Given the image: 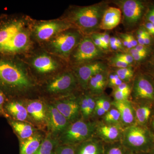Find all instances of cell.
Instances as JSON below:
<instances>
[{
    "label": "cell",
    "mask_w": 154,
    "mask_h": 154,
    "mask_svg": "<svg viewBox=\"0 0 154 154\" xmlns=\"http://www.w3.org/2000/svg\"><path fill=\"white\" fill-rule=\"evenodd\" d=\"M97 122L79 119L72 122L60 135L59 140L61 145L77 146L94 137Z\"/></svg>",
    "instance_id": "cell-4"
},
{
    "label": "cell",
    "mask_w": 154,
    "mask_h": 154,
    "mask_svg": "<svg viewBox=\"0 0 154 154\" xmlns=\"http://www.w3.org/2000/svg\"><path fill=\"white\" fill-rule=\"evenodd\" d=\"M48 127L53 136L60 135L67 128L70 122L54 105H46Z\"/></svg>",
    "instance_id": "cell-10"
},
{
    "label": "cell",
    "mask_w": 154,
    "mask_h": 154,
    "mask_svg": "<svg viewBox=\"0 0 154 154\" xmlns=\"http://www.w3.org/2000/svg\"><path fill=\"white\" fill-rule=\"evenodd\" d=\"M128 54L132 56L134 60L136 61H140L143 60L146 57L147 53L140 52L136 49L134 48L129 49Z\"/></svg>",
    "instance_id": "cell-35"
},
{
    "label": "cell",
    "mask_w": 154,
    "mask_h": 154,
    "mask_svg": "<svg viewBox=\"0 0 154 154\" xmlns=\"http://www.w3.org/2000/svg\"><path fill=\"white\" fill-rule=\"evenodd\" d=\"M91 38L96 47H98L102 51L103 50H105L104 45L97 33H93L91 35Z\"/></svg>",
    "instance_id": "cell-40"
},
{
    "label": "cell",
    "mask_w": 154,
    "mask_h": 154,
    "mask_svg": "<svg viewBox=\"0 0 154 154\" xmlns=\"http://www.w3.org/2000/svg\"><path fill=\"white\" fill-rule=\"evenodd\" d=\"M115 57L124 61L131 65L134 61L132 56L128 53H117L116 54Z\"/></svg>",
    "instance_id": "cell-38"
},
{
    "label": "cell",
    "mask_w": 154,
    "mask_h": 154,
    "mask_svg": "<svg viewBox=\"0 0 154 154\" xmlns=\"http://www.w3.org/2000/svg\"><path fill=\"white\" fill-rule=\"evenodd\" d=\"M120 141L132 154L149 152L154 148V137L148 128L137 124L124 128Z\"/></svg>",
    "instance_id": "cell-2"
},
{
    "label": "cell",
    "mask_w": 154,
    "mask_h": 154,
    "mask_svg": "<svg viewBox=\"0 0 154 154\" xmlns=\"http://www.w3.org/2000/svg\"><path fill=\"white\" fill-rule=\"evenodd\" d=\"M107 67L105 64L100 62H93L83 65L77 68L75 76L77 81L84 90L88 89L89 80L95 75L106 71Z\"/></svg>",
    "instance_id": "cell-13"
},
{
    "label": "cell",
    "mask_w": 154,
    "mask_h": 154,
    "mask_svg": "<svg viewBox=\"0 0 154 154\" xmlns=\"http://www.w3.org/2000/svg\"><path fill=\"white\" fill-rule=\"evenodd\" d=\"M152 34L154 35V23H152Z\"/></svg>",
    "instance_id": "cell-53"
},
{
    "label": "cell",
    "mask_w": 154,
    "mask_h": 154,
    "mask_svg": "<svg viewBox=\"0 0 154 154\" xmlns=\"http://www.w3.org/2000/svg\"><path fill=\"white\" fill-rule=\"evenodd\" d=\"M7 119L13 130L21 140L29 138L35 134V129L30 124L24 122L16 121L11 118Z\"/></svg>",
    "instance_id": "cell-25"
},
{
    "label": "cell",
    "mask_w": 154,
    "mask_h": 154,
    "mask_svg": "<svg viewBox=\"0 0 154 154\" xmlns=\"http://www.w3.org/2000/svg\"><path fill=\"white\" fill-rule=\"evenodd\" d=\"M76 146L61 145L58 146L54 154H75Z\"/></svg>",
    "instance_id": "cell-32"
},
{
    "label": "cell",
    "mask_w": 154,
    "mask_h": 154,
    "mask_svg": "<svg viewBox=\"0 0 154 154\" xmlns=\"http://www.w3.org/2000/svg\"><path fill=\"white\" fill-rule=\"evenodd\" d=\"M102 118V121L105 124L122 125L120 113L119 111L113 106L111 107Z\"/></svg>",
    "instance_id": "cell-28"
},
{
    "label": "cell",
    "mask_w": 154,
    "mask_h": 154,
    "mask_svg": "<svg viewBox=\"0 0 154 154\" xmlns=\"http://www.w3.org/2000/svg\"><path fill=\"white\" fill-rule=\"evenodd\" d=\"M120 36L121 38V39L122 42V44H123L124 47H126L128 49L133 48L132 45L129 41L127 34H124V33L120 34Z\"/></svg>",
    "instance_id": "cell-42"
},
{
    "label": "cell",
    "mask_w": 154,
    "mask_h": 154,
    "mask_svg": "<svg viewBox=\"0 0 154 154\" xmlns=\"http://www.w3.org/2000/svg\"><path fill=\"white\" fill-rule=\"evenodd\" d=\"M149 130L150 131V132L151 133L153 136L154 137V116L152 118L148 126Z\"/></svg>",
    "instance_id": "cell-48"
},
{
    "label": "cell",
    "mask_w": 154,
    "mask_h": 154,
    "mask_svg": "<svg viewBox=\"0 0 154 154\" xmlns=\"http://www.w3.org/2000/svg\"><path fill=\"white\" fill-rule=\"evenodd\" d=\"M57 146V141L52 135L49 134L42 140L35 154H54Z\"/></svg>",
    "instance_id": "cell-26"
},
{
    "label": "cell",
    "mask_w": 154,
    "mask_h": 154,
    "mask_svg": "<svg viewBox=\"0 0 154 154\" xmlns=\"http://www.w3.org/2000/svg\"><path fill=\"white\" fill-rule=\"evenodd\" d=\"M11 56L0 54V90L7 98L31 85L21 65Z\"/></svg>",
    "instance_id": "cell-1"
},
{
    "label": "cell",
    "mask_w": 154,
    "mask_h": 154,
    "mask_svg": "<svg viewBox=\"0 0 154 154\" xmlns=\"http://www.w3.org/2000/svg\"><path fill=\"white\" fill-rule=\"evenodd\" d=\"M124 82L122 81L115 72L108 75L107 85L110 88H114Z\"/></svg>",
    "instance_id": "cell-33"
},
{
    "label": "cell",
    "mask_w": 154,
    "mask_h": 154,
    "mask_svg": "<svg viewBox=\"0 0 154 154\" xmlns=\"http://www.w3.org/2000/svg\"><path fill=\"white\" fill-rule=\"evenodd\" d=\"M122 11L115 7H109L106 9L99 25V29L111 30L117 27L120 22Z\"/></svg>",
    "instance_id": "cell-20"
},
{
    "label": "cell",
    "mask_w": 154,
    "mask_h": 154,
    "mask_svg": "<svg viewBox=\"0 0 154 154\" xmlns=\"http://www.w3.org/2000/svg\"><path fill=\"white\" fill-rule=\"evenodd\" d=\"M144 41L145 45H149L150 44L151 42V38L150 35L148 32H147L145 36H144Z\"/></svg>",
    "instance_id": "cell-49"
},
{
    "label": "cell",
    "mask_w": 154,
    "mask_h": 154,
    "mask_svg": "<svg viewBox=\"0 0 154 154\" xmlns=\"http://www.w3.org/2000/svg\"><path fill=\"white\" fill-rule=\"evenodd\" d=\"M54 105L70 123L79 119L81 115L80 97H67L56 101Z\"/></svg>",
    "instance_id": "cell-9"
},
{
    "label": "cell",
    "mask_w": 154,
    "mask_h": 154,
    "mask_svg": "<svg viewBox=\"0 0 154 154\" xmlns=\"http://www.w3.org/2000/svg\"><path fill=\"white\" fill-rule=\"evenodd\" d=\"M105 88L98 82L94 76L92 77L89 80L88 89L90 91V94L92 96H97L102 95Z\"/></svg>",
    "instance_id": "cell-29"
},
{
    "label": "cell",
    "mask_w": 154,
    "mask_h": 154,
    "mask_svg": "<svg viewBox=\"0 0 154 154\" xmlns=\"http://www.w3.org/2000/svg\"><path fill=\"white\" fill-rule=\"evenodd\" d=\"M106 5L99 3L88 7H81L72 12V22L86 34H91L99 29V25Z\"/></svg>",
    "instance_id": "cell-3"
},
{
    "label": "cell",
    "mask_w": 154,
    "mask_h": 154,
    "mask_svg": "<svg viewBox=\"0 0 154 154\" xmlns=\"http://www.w3.org/2000/svg\"><path fill=\"white\" fill-rule=\"evenodd\" d=\"M133 102L154 103V85L147 77L139 75L135 78L131 89Z\"/></svg>",
    "instance_id": "cell-6"
},
{
    "label": "cell",
    "mask_w": 154,
    "mask_h": 154,
    "mask_svg": "<svg viewBox=\"0 0 154 154\" xmlns=\"http://www.w3.org/2000/svg\"><path fill=\"white\" fill-rule=\"evenodd\" d=\"M81 37L77 31H67L56 37L51 42V46L58 54L67 58L80 43Z\"/></svg>",
    "instance_id": "cell-5"
},
{
    "label": "cell",
    "mask_w": 154,
    "mask_h": 154,
    "mask_svg": "<svg viewBox=\"0 0 154 154\" xmlns=\"http://www.w3.org/2000/svg\"><path fill=\"white\" fill-rule=\"evenodd\" d=\"M114 88L123 92V93L128 95V96H130L131 93V88L127 83H122L121 85Z\"/></svg>",
    "instance_id": "cell-39"
},
{
    "label": "cell",
    "mask_w": 154,
    "mask_h": 154,
    "mask_svg": "<svg viewBox=\"0 0 154 154\" xmlns=\"http://www.w3.org/2000/svg\"><path fill=\"white\" fill-rule=\"evenodd\" d=\"M110 64L112 66L118 68V69L124 68L131 67V65L116 57H114L110 59Z\"/></svg>",
    "instance_id": "cell-34"
},
{
    "label": "cell",
    "mask_w": 154,
    "mask_h": 154,
    "mask_svg": "<svg viewBox=\"0 0 154 154\" xmlns=\"http://www.w3.org/2000/svg\"><path fill=\"white\" fill-rule=\"evenodd\" d=\"M4 109L8 118L16 121H25L29 116L26 107L22 102L17 100L8 99L4 106Z\"/></svg>",
    "instance_id": "cell-19"
},
{
    "label": "cell",
    "mask_w": 154,
    "mask_h": 154,
    "mask_svg": "<svg viewBox=\"0 0 154 154\" xmlns=\"http://www.w3.org/2000/svg\"><path fill=\"white\" fill-rule=\"evenodd\" d=\"M103 53L94 44L91 37H85L79 43L73 54L74 60L78 63H91L102 57Z\"/></svg>",
    "instance_id": "cell-7"
},
{
    "label": "cell",
    "mask_w": 154,
    "mask_h": 154,
    "mask_svg": "<svg viewBox=\"0 0 154 154\" xmlns=\"http://www.w3.org/2000/svg\"><path fill=\"white\" fill-rule=\"evenodd\" d=\"M29 39L28 33L22 30L0 51V54L14 55L20 52L27 47L29 43Z\"/></svg>",
    "instance_id": "cell-18"
},
{
    "label": "cell",
    "mask_w": 154,
    "mask_h": 154,
    "mask_svg": "<svg viewBox=\"0 0 154 154\" xmlns=\"http://www.w3.org/2000/svg\"><path fill=\"white\" fill-rule=\"evenodd\" d=\"M124 128L121 124H107L102 121H98L95 136L104 143L120 141Z\"/></svg>",
    "instance_id": "cell-12"
},
{
    "label": "cell",
    "mask_w": 154,
    "mask_h": 154,
    "mask_svg": "<svg viewBox=\"0 0 154 154\" xmlns=\"http://www.w3.org/2000/svg\"><path fill=\"white\" fill-rule=\"evenodd\" d=\"M28 115L37 122H46L47 108L43 102L38 100L28 102L26 107Z\"/></svg>",
    "instance_id": "cell-22"
},
{
    "label": "cell",
    "mask_w": 154,
    "mask_h": 154,
    "mask_svg": "<svg viewBox=\"0 0 154 154\" xmlns=\"http://www.w3.org/2000/svg\"><path fill=\"white\" fill-rule=\"evenodd\" d=\"M151 154H154V148L150 152Z\"/></svg>",
    "instance_id": "cell-54"
},
{
    "label": "cell",
    "mask_w": 154,
    "mask_h": 154,
    "mask_svg": "<svg viewBox=\"0 0 154 154\" xmlns=\"http://www.w3.org/2000/svg\"><path fill=\"white\" fill-rule=\"evenodd\" d=\"M23 26L21 20L6 17L0 18V51L23 30Z\"/></svg>",
    "instance_id": "cell-11"
},
{
    "label": "cell",
    "mask_w": 154,
    "mask_h": 154,
    "mask_svg": "<svg viewBox=\"0 0 154 154\" xmlns=\"http://www.w3.org/2000/svg\"><path fill=\"white\" fill-rule=\"evenodd\" d=\"M33 65L34 68L42 73L54 71L57 67L55 61L46 54H42L35 57L33 60Z\"/></svg>",
    "instance_id": "cell-23"
},
{
    "label": "cell",
    "mask_w": 154,
    "mask_h": 154,
    "mask_svg": "<svg viewBox=\"0 0 154 154\" xmlns=\"http://www.w3.org/2000/svg\"><path fill=\"white\" fill-rule=\"evenodd\" d=\"M128 34V38L130 42L131 43L133 47L135 48L137 45L138 44V43L137 39H136L131 34Z\"/></svg>",
    "instance_id": "cell-46"
},
{
    "label": "cell",
    "mask_w": 154,
    "mask_h": 154,
    "mask_svg": "<svg viewBox=\"0 0 154 154\" xmlns=\"http://www.w3.org/2000/svg\"><path fill=\"white\" fill-rule=\"evenodd\" d=\"M147 19L151 23H154V8L149 11L146 16Z\"/></svg>",
    "instance_id": "cell-45"
},
{
    "label": "cell",
    "mask_w": 154,
    "mask_h": 154,
    "mask_svg": "<svg viewBox=\"0 0 154 154\" xmlns=\"http://www.w3.org/2000/svg\"><path fill=\"white\" fill-rule=\"evenodd\" d=\"M137 41L138 44L140 45H146L145 43L144 37L137 38Z\"/></svg>",
    "instance_id": "cell-51"
},
{
    "label": "cell",
    "mask_w": 154,
    "mask_h": 154,
    "mask_svg": "<svg viewBox=\"0 0 154 154\" xmlns=\"http://www.w3.org/2000/svg\"></svg>",
    "instance_id": "cell-55"
},
{
    "label": "cell",
    "mask_w": 154,
    "mask_h": 154,
    "mask_svg": "<svg viewBox=\"0 0 154 154\" xmlns=\"http://www.w3.org/2000/svg\"><path fill=\"white\" fill-rule=\"evenodd\" d=\"M77 81L76 78L72 73H64L48 83L47 90L54 94L68 93L75 88Z\"/></svg>",
    "instance_id": "cell-15"
},
{
    "label": "cell",
    "mask_w": 154,
    "mask_h": 154,
    "mask_svg": "<svg viewBox=\"0 0 154 154\" xmlns=\"http://www.w3.org/2000/svg\"><path fill=\"white\" fill-rule=\"evenodd\" d=\"M136 124L148 126L154 116V103L148 102H132Z\"/></svg>",
    "instance_id": "cell-16"
},
{
    "label": "cell",
    "mask_w": 154,
    "mask_h": 154,
    "mask_svg": "<svg viewBox=\"0 0 154 154\" xmlns=\"http://www.w3.org/2000/svg\"><path fill=\"white\" fill-rule=\"evenodd\" d=\"M133 154H151V153L150 152H149L138 153H136Z\"/></svg>",
    "instance_id": "cell-52"
},
{
    "label": "cell",
    "mask_w": 154,
    "mask_h": 154,
    "mask_svg": "<svg viewBox=\"0 0 154 154\" xmlns=\"http://www.w3.org/2000/svg\"><path fill=\"white\" fill-rule=\"evenodd\" d=\"M102 35L104 38V43L105 50H107L110 46V35L107 33H102Z\"/></svg>",
    "instance_id": "cell-43"
},
{
    "label": "cell",
    "mask_w": 154,
    "mask_h": 154,
    "mask_svg": "<svg viewBox=\"0 0 154 154\" xmlns=\"http://www.w3.org/2000/svg\"><path fill=\"white\" fill-rule=\"evenodd\" d=\"M112 106L119 111L121 115V123L124 127L136 124L135 113L133 103L129 100L111 102Z\"/></svg>",
    "instance_id": "cell-17"
},
{
    "label": "cell",
    "mask_w": 154,
    "mask_h": 154,
    "mask_svg": "<svg viewBox=\"0 0 154 154\" xmlns=\"http://www.w3.org/2000/svg\"><path fill=\"white\" fill-rule=\"evenodd\" d=\"M106 113H107V111L104 110L103 108L96 105L92 117L96 118V119L102 118Z\"/></svg>",
    "instance_id": "cell-41"
},
{
    "label": "cell",
    "mask_w": 154,
    "mask_h": 154,
    "mask_svg": "<svg viewBox=\"0 0 154 154\" xmlns=\"http://www.w3.org/2000/svg\"><path fill=\"white\" fill-rule=\"evenodd\" d=\"M116 3L123 13L125 24L127 27H134L142 16L144 9L143 3L137 0H122Z\"/></svg>",
    "instance_id": "cell-8"
},
{
    "label": "cell",
    "mask_w": 154,
    "mask_h": 154,
    "mask_svg": "<svg viewBox=\"0 0 154 154\" xmlns=\"http://www.w3.org/2000/svg\"><path fill=\"white\" fill-rule=\"evenodd\" d=\"M104 154H132L122 144L121 141L104 143Z\"/></svg>",
    "instance_id": "cell-27"
},
{
    "label": "cell",
    "mask_w": 154,
    "mask_h": 154,
    "mask_svg": "<svg viewBox=\"0 0 154 154\" xmlns=\"http://www.w3.org/2000/svg\"><path fill=\"white\" fill-rule=\"evenodd\" d=\"M146 28L147 30V32H148L150 34H152V23L151 22H147L146 24Z\"/></svg>",
    "instance_id": "cell-50"
},
{
    "label": "cell",
    "mask_w": 154,
    "mask_h": 154,
    "mask_svg": "<svg viewBox=\"0 0 154 154\" xmlns=\"http://www.w3.org/2000/svg\"><path fill=\"white\" fill-rule=\"evenodd\" d=\"M134 48L136 49L137 50V51H140V52L148 53V49L146 47L145 45H142L138 44Z\"/></svg>",
    "instance_id": "cell-47"
},
{
    "label": "cell",
    "mask_w": 154,
    "mask_h": 154,
    "mask_svg": "<svg viewBox=\"0 0 154 154\" xmlns=\"http://www.w3.org/2000/svg\"><path fill=\"white\" fill-rule=\"evenodd\" d=\"M75 154H104V143L94 136L76 146Z\"/></svg>",
    "instance_id": "cell-21"
},
{
    "label": "cell",
    "mask_w": 154,
    "mask_h": 154,
    "mask_svg": "<svg viewBox=\"0 0 154 154\" xmlns=\"http://www.w3.org/2000/svg\"><path fill=\"white\" fill-rule=\"evenodd\" d=\"M42 137L35 134L27 139L21 140L19 154H35L42 142Z\"/></svg>",
    "instance_id": "cell-24"
},
{
    "label": "cell",
    "mask_w": 154,
    "mask_h": 154,
    "mask_svg": "<svg viewBox=\"0 0 154 154\" xmlns=\"http://www.w3.org/2000/svg\"><path fill=\"white\" fill-rule=\"evenodd\" d=\"M96 99V105L102 107L105 110L108 111L112 107L110 99L105 95H101L100 96H95Z\"/></svg>",
    "instance_id": "cell-31"
},
{
    "label": "cell",
    "mask_w": 154,
    "mask_h": 154,
    "mask_svg": "<svg viewBox=\"0 0 154 154\" xmlns=\"http://www.w3.org/2000/svg\"><path fill=\"white\" fill-rule=\"evenodd\" d=\"M8 99L5 95L0 90V116H4L7 119L8 118V116L5 112L4 106Z\"/></svg>",
    "instance_id": "cell-37"
},
{
    "label": "cell",
    "mask_w": 154,
    "mask_h": 154,
    "mask_svg": "<svg viewBox=\"0 0 154 154\" xmlns=\"http://www.w3.org/2000/svg\"><path fill=\"white\" fill-rule=\"evenodd\" d=\"M71 26V25L69 23L59 21L42 22L35 27V34L39 40L45 41L57 33L69 29Z\"/></svg>",
    "instance_id": "cell-14"
},
{
    "label": "cell",
    "mask_w": 154,
    "mask_h": 154,
    "mask_svg": "<svg viewBox=\"0 0 154 154\" xmlns=\"http://www.w3.org/2000/svg\"><path fill=\"white\" fill-rule=\"evenodd\" d=\"M113 50L117 51L119 49L117 44V38L115 37H110V46Z\"/></svg>",
    "instance_id": "cell-44"
},
{
    "label": "cell",
    "mask_w": 154,
    "mask_h": 154,
    "mask_svg": "<svg viewBox=\"0 0 154 154\" xmlns=\"http://www.w3.org/2000/svg\"><path fill=\"white\" fill-rule=\"evenodd\" d=\"M115 72L122 81L126 83L132 79L134 75V72L131 67L117 69L116 70Z\"/></svg>",
    "instance_id": "cell-30"
},
{
    "label": "cell",
    "mask_w": 154,
    "mask_h": 154,
    "mask_svg": "<svg viewBox=\"0 0 154 154\" xmlns=\"http://www.w3.org/2000/svg\"><path fill=\"white\" fill-rule=\"evenodd\" d=\"M112 95L114 101H123L128 100L129 96L115 88H113Z\"/></svg>",
    "instance_id": "cell-36"
}]
</instances>
